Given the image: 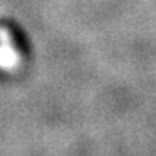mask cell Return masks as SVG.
I'll list each match as a JSON object with an SVG mask.
<instances>
[{
    "label": "cell",
    "mask_w": 156,
    "mask_h": 156,
    "mask_svg": "<svg viewBox=\"0 0 156 156\" xmlns=\"http://www.w3.org/2000/svg\"><path fill=\"white\" fill-rule=\"evenodd\" d=\"M0 68H14L17 64V54L12 49V45L9 44V38L5 33H0Z\"/></svg>",
    "instance_id": "1"
}]
</instances>
